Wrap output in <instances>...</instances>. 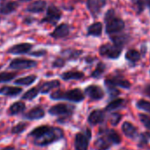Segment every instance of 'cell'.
Returning <instances> with one entry per match:
<instances>
[{
  "label": "cell",
  "mask_w": 150,
  "mask_h": 150,
  "mask_svg": "<svg viewBox=\"0 0 150 150\" xmlns=\"http://www.w3.org/2000/svg\"><path fill=\"white\" fill-rule=\"evenodd\" d=\"M113 144L110 141V139L104 135L103 137L98 138L94 144V147L96 150H107L109 149Z\"/></svg>",
  "instance_id": "cell-17"
},
{
  "label": "cell",
  "mask_w": 150,
  "mask_h": 150,
  "mask_svg": "<svg viewBox=\"0 0 150 150\" xmlns=\"http://www.w3.org/2000/svg\"><path fill=\"white\" fill-rule=\"evenodd\" d=\"M121 117H122V116L119 113H113V114H111V116L110 117V124L112 125H117L119 123V121L121 120Z\"/></svg>",
  "instance_id": "cell-37"
},
{
  "label": "cell",
  "mask_w": 150,
  "mask_h": 150,
  "mask_svg": "<svg viewBox=\"0 0 150 150\" xmlns=\"http://www.w3.org/2000/svg\"><path fill=\"white\" fill-rule=\"evenodd\" d=\"M105 69H106V66H105V64H103V63H99L98 64H97V66H96V68L93 71V72H92V74H91V76L93 77V78H99L101 75L104 72V71H105Z\"/></svg>",
  "instance_id": "cell-33"
},
{
  "label": "cell",
  "mask_w": 150,
  "mask_h": 150,
  "mask_svg": "<svg viewBox=\"0 0 150 150\" xmlns=\"http://www.w3.org/2000/svg\"><path fill=\"white\" fill-rule=\"evenodd\" d=\"M44 116H45L44 110L40 106H36L31 109L28 112H27L24 115V118L28 120H37V119H41L44 117Z\"/></svg>",
  "instance_id": "cell-12"
},
{
  "label": "cell",
  "mask_w": 150,
  "mask_h": 150,
  "mask_svg": "<svg viewBox=\"0 0 150 150\" xmlns=\"http://www.w3.org/2000/svg\"><path fill=\"white\" fill-rule=\"evenodd\" d=\"M64 60L63 58H60V57L57 58L53 63L54 67H62V66H64Z\"/></svg>",
  "instance_id": "cell-39"
},
{
  "label": "cell",
  "mask_w": 150,
  "mask_h": 150,
  "mask_svg": "<svg viewBox=\"0 0 150 150\" xmlns=\"http://www.w3.org/2000/svg\"><path fill=\"white\" fill-rule=\"evenodd\" d=\"M40 93L39 88H33L29 90H28L22 96H21V100H28V101H31L33 99H35L38 94Z\"/></svg>",
  "instance_id": "cell-30"
},
{
  "label": "cell",
  "mask_w": 150,
  "mask_h": 150,
  "mask_svg": "<svg viewBox=\"0 0 150 150\" xmlns=\"http://www.w3.org/2000/svg\"><path fill=\"white\" fill-rule=\"evenodd\" d=\"M60 86V82L57 80H54V81H47L43 84H42L41 86H39V90H40V93L41 94H47L49 93L50 90L57 88Z\"/></svg>",
  "instance_id": "cell-21"
},
{
  "label": "cell",
  "mask_w": 150,
  "mask_h": 150,
  "mask_svg": "<svg viewBox=\"0 0 150 150\" xmlns=\"http://www.w3.org/2000/svg\"><path fill=\"white\" fill-rule=\"evenodd\" d=\"M91 138L90 132L88 131V134L83 132H79L75 136V149L76 150H88V141Z\"/></svg>",
  "instance_id": "cell-8"
},
{
  "label": "cell",
  "mask_w": 150,
  "mask_h": 150,
  "mask_svg": "<svg viewBox=\"0 0 150 150\" xmlns=\"http://www.w3.org/2000/svg\"><path fill=\"white\" fill-rule=\"evenodd\" d=\"M36 79H37L36 75H29V76L16 80L14 81V84L19 85V86H29V85L33 84L36 81Z\"/></svg>",
  "instance_id": "cell-26"
},
{
  "label": "cell",
  "mask_w": 150,
  "mask_h": 150,
  "mask_svg": "<svg viewBox=\"0 0 150 150\" xmlns=\"http://www.w3.org/2000/svg\"><path fill=\"white\" fill-rule=\"evenodd\" d=\"M27 126H28V124L25 123V122L19 123L18 125H16L15 126H13L12 128V133L13 134H20V133L23 132L26 130Z\"/></svg>",
  "instance_id": "cell-35"
},
{
  "label": "cell",
  "mask_w": 150,
  "mask_h": 150,
  "mask_svg": "<svg viewBox=\"0 0 150 150\" xmlns=\"http://www.w3.org/2000/svg\"><path fill=\"white\" fill-rule=\"evenodd\" d=\"M84 77V73L78 71H69L63 74H61V78L64 81H70V80H81Z\"/></svg>",
  "instance_id": "cell-23"
},
{
  "label": "cell",
  "mask_w": 150,
  "mask_h": 150,
  "mask_svg": "<svg viewBox=\"0 0 150 150\" xmlns=\"http://www.w3.org/2000/svg\"><path fill=\"white\" fill-rule=\"evenodd\" d=\"M46 2L44 0H37V1L32 3L31 5H29L27 8V11L32 13H42L45 8H46Z\"/></svg>",
  "instance_id": "cell-15"
},
{
  "label": "cell",
  "mask_w": 150,
  "mask_h": 150,
  "mask_svg": "<svg viewBox=\"0 0 150 150\" xmlns=\"http://www.w3.org/2000/svg\"><path fill=\"white\" fill-rule=\"evenodd\" d=\"M136 106L138 109L150 113V102H147L145 100H139L136 103Z\"/></svg>",
  "instance_id": "cell-34"
},
{
  "label": "cell",
  "mask_w": 150,
  "mask_h": 150,
  "mask_svg": "<svg viewBox=\"0 0 150 150\" xmlns=\"http://www.w3.org/2000/svg\"><path fill=\"white\" fill-rule=\"evenodd\" d=\"M97 2H98L100 7L103 8V7L105 6V5H106V3H107V0H97Z\"/></svg>",
  "instance_id": "cell-41"
},
{
  "label": "cell",
  "mask_w": 150,
  "mask_h": 150,
  "mask_svg": "<svg viewBox=\"0 0 150 150\" xmlns=\"http://www.w3.org/2000/svg\"><path fill=\"white\" fill-rule=\"evenodd\" d=\"M144 91H145V94H146L147 96H149V97H150V85L146 86V87L145 88Z\"/></svg>",
  "instance_id": "cell-42"
},
{
  "label": "cell",
  "mask_w": 150,
  "mask_h": 150,
  "mask_svg": "<svg viewBox=\"0 0 150 150\" xmlns=\"http://www.w3.org/2000/svg\"><path fill=\"white\" fill-rule=\"evenodd\" d=\"M50 98L53 100H67L70 102H75L79 103L82 102L85 98V95L82 93V91L79 88L71 89L69 91H56L50 95Z\"/></svg>",
  "instance_id": "cell-3"
},
{
  "label": "cell",
  "mask_w": 150,
  "mask_h": 150,
  "mask_svg": "<svg viewBox=\"0 0 150 150\" xmlns=\"http://www.w3.org/2000/svg\"><path fill=\"white\" fill-rule=\"evenodd\" d=\"M2 150H14V147H13V146H8V147H6V148H4V149H2Z\"/></svg>",
  "instance_id": "cell-43"
},
{
  "label": "cell",
  "mask_w": 150,
  "mask_h": 150,
  "mask_svg": "<svg viewBox=\"0 0 150 150\" xmlns=\"http://www.w3.org/2000/svg\"><path fill=\"white\" fill-rule=\"evenodd\" d=\"M18 7V4L16 2H8L0 6V13L2 14H9L14 12Z\"/></svg>",
  "instance_id": "cell-24"
},
{
  "label": "cell",
  "mask_w": 150,
  "mask_h": 150,
  "mask_svg": "<svg viewBox=\"0 0 150 150\" xmlns=\"http://www.w3.org/2000/svg\"><path fill=\"white\" fill-rule=\"evenodd\" d=\"M132 3L137 14L142 13L146 7L148 8L150 13V0H132Z\"/></svg>",
  "instance_id": "cell-16"
},
{
  "label": "cell",
  "mask_w": 150,
  "mask_h": 150,
  "mask_svg": "<svg viewBox=\"0 0 150 150\" xmlns=\"http://www.w3.org/2000/svg\"><path fill=\"white\" fill-rule=\"evenodd\" d=\"M32 48H33V45L31 43L24 42V43H20V44L13 45V47H11L7 50V52L11 53V54H13V55L26 54V53L29 52Z\"/></svg>",
  "instance_id": "cell-11"
},
{
  "label": "cell",
  "mask_w": 150,
  "mask_h": 150,
  "mask_svg": "<svg viewBox=\"0 0 150 150\" xmlns=\"http://www.w3.org/2000/svg\"><path fill=\"white\" fill-rule=\"evenodd\" d=\"M86 6L88 10L90 12L91 15L96 19L98 17V15L100 14V11H101V7L97 2V0H87L86 2Z\"/></svg>",
  "instance_id": "cell-20"
},
{
  "label": "cell",
  "mask_w": 150,
  "mask_h": 150,
  "mask_svg": "<svg viewBox=\"0 0 150 150\" xmlns=\"http://www.w3.org/2000/svg\"><path fill=\"white\" fill-rule=\"evenodd\" d=\"M74 106L66 104V103H59L52 106L49 110V113L53 116H69L74 110Z\"/></svg>",
  "instance_id": "cell-7"
},
{
  "label": "cell",
  "mask_w": 150,
  "mask_h": 150,
  "mask_svg": "<svg viewBox=\"0 0 150 150\" xmlns=\"http://www.w3.org/2000/svg\"><path fill=\"white\" fill-rule=\"evenodd\" d=\"M106 87H121L123 88H130L131 83L124 79H118V78H113V79H107L105 81Z\"/></svg>",
  "instance_id": "cell-13"
},
{
  "label": "cell",
  "mask_w": 150,
  "mask_h": 150,
  "mask_svg": "<svg viewBox=\"0 0 150 150\" xmlns=\"http://www.w3.org/2000/svg\"><path fill=\"white\" fill-rule=\"evenodd\" d=\"M125 104V100L124 99H116L112 102H110L105 108L106 111H112L115 110L118 108H121Z\"/></svg>",
  "instance_id": "cell-31"
},
{
  "label": "cell",
  "mask_w": 150,
  "mask_h": 150,
  "mask_svg": "<svg viewBox=\"0 0 150 150\" xmlns=\"http://www.w3.org/2000/svg\"><path fill=\"white\" fill-rule=\"evenodd\" d=\"M105 136L110 139V141L112 144H119L121 142V138L119 134L115 131V130H107Z\"/></svg>",
  "instance_id": "cell-27"
},
{
  "label": "cell",
  "mask_w": 150,
  "mask_h": 150,
  "mask_svg": "<svg viewBox=\"0 0 150 150\" xmlns=\"http://www.w3.org/2000/svg\"><path fill=\"white\" fill-rule=\"evenodd\" d=\"M70 34V27L66 23H62L56 27L54 31L50 34V36L55 39H60L64 38L68 36Z\"/></svg>",
  "instance_id": "cell-10"
},
{
  "label": "cell",
  "mask_w": 150,
  "mask_h": 150,
  "mask_svg": "<svg viewBox=\"0 0 150 150\" xmlns=\"http://www.w3.org/2000/svg\"><path fill=\"white\" fill-rule=\"evenodd\" d=\"M123 48L115 44H103L99 49V53L103 57H106L110 59H117L119 57Z\"/></svg>",
  "instance_id": "cell-4"
},
{
  "label": "cell",
  "mask_w": 150,
  "mask_h": 150,
  "mask_svg": "<svg viewBox=\"0 0 150 150\" xmlns=\"http://www.w3.org/2000/svg\"><path fill=\"white\" fill-rule=\"evenodd\" d=\"M37 65V62L31 59H24V58H15L11 61L9 64V68L13 70H25L35 67Z\"/></svg>",
  "instance_id": "cell-6"
},
{
  "label": "cell",
  "mask_w": 150,
  "mask_h": 150,
  "mask_svg": "<svg viewBox=\"0 0 150 150\" xmlns=\"http://www.w3.org/2000/svg\"><path fill=\"white\" fill-rule=\"evenodd\" d=\"M122 131L128 138H134L137 135V128L130 122H125L122 125Z\"/></svg>",
  "instance_id": "cell-22"
},
{
  "label": "cell",
  "mask_w": 150,
  "mask_h": 150,
  "mask_svg": "<svg viewBox=\"0 0 150 150\" xmlns=\"http://www.w3.org/2000/svg\"><path fill=\"white\" fill-rule=\"evenodd\" d=\"M20 1H21V2H28V1H30V0H20Z\"/></svg>",
  "instance_id": "cell-44"
},
{
  "label": "cell",
  "mask_w": 150,
  "mask_h": 150,
  "mask_svg": "<svg viewBox=\"0 0 150 150\" xmlns=\"http://www.w3.org/2000/svg\"><path fill=\"white\" fill-rule=\"evenodd\" d=\"M88 120V123L93 125L100 124L104 120V112L101 110H96L90 113Z\"/></svg>",
  "instance_id": "cell-14"
},
{
  "label": "cell",
  "mask_w": 150,
  "mask_h": 150,
  "mask_svg": "<svg viewBox=\"0 0 150 150\" xmlns=\"http://www.w3.org/2000/svg\"><path fill=\"white\" fill-rule=\"evenodd\" d=\"M22 92V88L19 87H9L4 86L0 88V95L6 96H16Z\"/></svg>",
  "instance_id": "cell-19"
},
{
  "label": "cell",
  "mask_w": 150,
  "mask_h": 150,
  "mask_svg": "<svg viewBox=\"0 0 150 150\" xmlns=\"http://www.w3.org/2000/svg\"><path fill=\"white\" fill-rule=\"evenodd\" d=\"M26 110V105L23 102H16L13 103L9 108V114L10 115H17L22 113Z\"/></svg>",
  "instance_id": "cell-25"
},
{
  "label": "cell",
  "mask_w": 150,
  "mask_h": 150,
  "mask_svg": "<svg viewBox=\"0 0 150 150\" xmlns=\"http://www.w3.org/2000/svg\"><path fill=\"white\" fill-rule=\"evenodd\" d=\"M102 32H103V24L101 22H95L88 28L87 36L99 37L102 35Z\"/></svg>",
  "instance_id": "cell-18"
},
{
  "label": "cell",
  "mask_w": 150,
  "mask_h": 150,
  "mask_svg": "<svg viewBox=\"0 0 150 150\" xmlns=\"http://www.w3.org/2000/svg\"><path fill=\"white\" fill-rule=\"evenodd\" d=\"M106 88H108V92L110 93V96L115 97L119 95V91L117 89H116V88H114V87H106Z\"/></svg>",
  "instance_id": "cell-38"
},
{
  "label": "cell",
  "mask_w": 150,
  "mask_h": 150,
  "mask_svg": "<svg viewBox=\"0 0 150 150\" xmlns=\"http://www.w3.org/2000/svg\"><path fill=\"white\" fill-rule=\"evenodd\" d=\"M110 39H111L113 44L124 48V45H125V42H127L128 37H127L126 35H111V36H110Z\"/></svg>",
  "instance_id": "cell-28"
},
{
  "label": "cell",
  "mask_w": 150,
  "mask_h": 150,
  "mask_svg": "<svg viewBox=\"0 0 150 150\" xmlns=\"http://www.w3.org/2000/svg\"><path fill=\"white\" fill-rule=\"evenodd\" d=\"M125 58L131 63H136L140 59V53L136 50H130L126 52Z\"/></svg>",
  "instance_id": "cell-29"
},
{
  "label": "cell",
  "mask_w": 150,
  "mask_h": 150,
  "mask_svg": "<svg viewBox=\"0 0 150 150\" xmlns=\"http://www.w3.org/2000/svg\"><path fill=\"white\" fill-rule=\"evenodd\" d=\"M85 94L91 100H101L104 96L103 90L97 85H90L85 89Z\"/></svg>",
  "instance_id": "cell-9"
},
{
  "label": "cell",
  "mask_w": 150,
  "mask_h": 150,
  "mask_svg": "<svg viewBox=\"0 0 150 150\" xmlns=\"http://www.w3.org/2000/svg\"><path fill=\"white\" fill-rule=\"evenodd\" d=\"M62 17V12L55 6L51 5L47 8L45 17L41 21L42 23H50L56 26Z\"/></svg>",
  "instance_id": "cell-5"
},
{
  "label": "cell",
  "mask_w": 150,
  "mask_h": 150,
  "mask_svg": "<svg viewBox=\"0 0 150 150\" xmlns=\"http://www.w3.org/2000/svg\"><path fill=\"white\" fill-rule=\"evenodd\" d=\"M139 117L141 123L144 125V126H146V128L150 130V116H147L145 114H139Z\"/></svg>",
  "instance_id": "cell-36"
},
{
  "label": "cell",
  "mask_w": 150,
  "mask_h": 150,
  "mask_svg": "<svg viewBox=\"0 0 150 150\" xmlns=\"http://www.w3.org/2000/svg\"><path fill=\"white\" fill-rule=\"evenodd\" d=\"M28 136L33 139V143L35 145L43 146L63 139L64 132L57 127L41 125L31 131Z\"/></svg>",
  "instance_id": "cell-1"
},
{
  "label": "cell",
  "mask_w": 150,
  "mask_h": 150,
  "mask_svg": "<svg viewBox=\"0 0 150 150\" xmlns=\"http://www.w3.org/2000/svg\"><path fill=\"white\" fill-rule=\"evenodd\" d=\"M46 54V50H38V51H35V52H33L31 53L30 55L32 56H35V57H41V56H43Z\"/></svg>",
  "instance_id": "cell-40"
},
{
  "label": "cell",
  "mask_w": 150,
  "mask_h": 150,
  "mask_svg": "<svg viewBox=\"0 0 150 150\" xmlns=\"http://www.w3.org/2000/svg\"><path fill=\"white\" fill-rule=\"evenodd\" d=\"M17 76L16 72H0V83L12 81Z\"/></svg>",
  "instance_id": "cell-32"
},
{
  "label": "cell",
  "mask_w": 150,
  "mask_h": 150,
  "mask_svg": "<svg viewBox=\"0 0 150 150\" xmlns=\"http://www.w3.org/2000/svg\"><path fill=\"white\" fill-rule=\"evenodd\" d=\"M2 68V65H0V69H1Z\"/></svg>",
  "instance_id": "cell-45"
},
{
  "label": "cell",
  "mask_w": 150,
  "mask_h": 150,
  "mask_svg": "<svg viewBox=\"0 0 150 150\" xmlns=\"http://www.w3.org/2000/svg\"><path fill=\"white\" fill-rule=\"evenodd\" d=\"M105 22V32L110 36L119 34L125 29V21L117 15L115 10L110 9L104 15Z\"/></svg>",
  "instance_id": "cell-2"
}]
</instances>
